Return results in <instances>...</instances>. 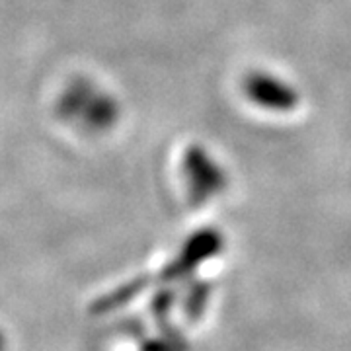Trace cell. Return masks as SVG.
Masks as SVG:
<instances>
[{
	"instance_id": "277c9868",
	"label": "cell",
	"mask_w": 351,
	"mask_h": 351,
	"mask_svg": "<svg viewBox=\"0 0 351 351\" xmlns=\"http://www.w3.org/2000/svg\"><path fill=\"white\" fill-rule=\"evenodd\" d=\"M143 287H145V281H137V283H133V285H129V287L119 289L117 293L108 295V297H104L101 301L96 302L94 313H110V311L117 308V306H123L129 299L137 297L138 291Z\"/></svg>"
},
{
	"instance_id": "3957f363",
	"label": "cell",
	"mask_w": 351,
	"mask_h": 351,
	"mask_svg": "<svg viewBox=\"0 0 351 351\" xmlns=\"http://www.w3.org/2000/svg\"><path fill=\"white\" fill-rule=\"evenodd\" d=\"M221 248H223V237L217 230H213V228L201 230L186 244L182 256L164 271L162 279L164 281H174V279L188 276L195 267H199L201 263L213 258L215 254H219Z\"/></svg>"
},
{
	"instance_id": "7a4b0ae2",
	"label": "cell",
	"mask_w": 351,
	"mask_h": 351,
	"mask_svg": "<svg viewBox=\"0 0 351 351\" xmlns=\"http://www.w3.org/2000/svg\"><path fill=\"white\" fill-rule=\"evenodd\" d=\"M189 191L197 203L209 201L228 188V174L213 154L203 147H191L186 158Z\"/></svg>"
},
{
	"instance_id": "6da1fadb",
	"label": "cell",
	"mask_w": 351,
	"mask_h": 351,
	"mask_svg": "<svg viewBox=\"0 0 351 351\" xmlns=\"http://www.w3.org/2000/svg\"><path fill=\"white\" fill-rule=\"evenodd\" d=\"M242 90L250 104L263 112L291 113L301 106V94L293 82L263 69L244 76Z\"/></svg>"
},
{
	"instance_id": "8992f818",
	"label": "cell",
	"mask_w": 351,
	"mask_h": 351,
	"mask_svg": "<svg viewBox=\"0 0 351 351\" xmlns=\"http://www.w3.org/2000/svg\"><path fill=\"white\" fill-rule=\"evenodd\" d=\"M6 350V339H4V336H2V332H0V351Z\"/></svg>"
},
{
	"instance_id": "5b68a950",
	"label": "cell",
	"mask_w": 351,
	"mask_h": 351,
	"mask_svg": "<svg viewBox=\"0 0 351 351\" xmlns=\"http://www.w3.org/2000/svg\"><path fill=\"white\" fill-rule=\"evenodd\" d=\"M209 295H211V287L207 283H197L189 291L188 299H186V314L191 322H195L201 314L205 313V306L209 302Z\"/></svg>"
}]
</instances>
